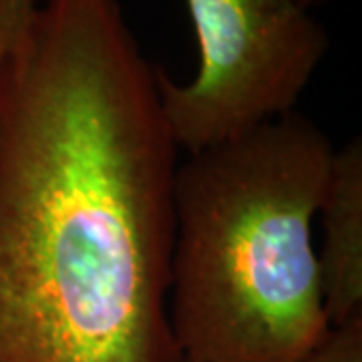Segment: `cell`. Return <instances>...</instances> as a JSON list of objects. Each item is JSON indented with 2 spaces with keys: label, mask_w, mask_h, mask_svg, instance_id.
Returning a JSON list of instances; mask_svg holds the SVG:
<instances>
[{
  "label": "cell",
  "mask_w": 362,
  "mask_h": 362,
  "mask_svg": "<svg viewBox=\"0 0 362 362\" xmlns=\"http://www.w3.org/2000/svg\"><path fill=\"white\" fill-rule=\"evenodd\" d=\"M199 66L175 83L156 66L169 135L189 156L294 111L326 57L328 35L300 0H185Z\"/></svg>",
  "instance_id": "3"
},
{
  "label": "cell",
  "mask_w": 362,
  "mask_h": 362,
  "mask_svg": "<svg viewBox=\"0 0 362 362\" xmlns=\"http://www.w3.org/2000/svg\"><path fill=\"white\" fill-rule=\"evenodd\" d=\"M322 247L316 252L328 324L362 316V141L334 149L318 214Z\"/></svg>",
  "instance_id": "4"
},
{
  "label": "cell",
  "mask_w": 362,
  "mask_h": 362,
  "mask_svg": "<svg viewBox=\"0 0 362 362\" xmlns=\"http://www.w3.org/2000/svg\"><path fill=\"white\" fill-rule=\"evenodd\" d=\"M181 362H183V361H181Z\"/></svg>",
  "instance_id": "8"
},
{
  "label": "cell",
  "mask_w": 362,
  "mask_h": 362,
  "mask_svg": "<svg viewBox=\"0 0 362 362\" xmlns=\"http://www.w3.org/2000/svg\"><path fill=\"white\" fill-rule=\"evenodd\" d=\"M337 147L290 111L173 175L169 324L183 362H298L328 330L312 223Z\"/></svg>",
  "instance_id": "2"
},
{
  "label": "cell",
  "mask_w": 362,
  "mask_h": 362,
  "mask_svg": "<svg viewBox=\"0 0 362 362\" xmlns=\"http://www.w3.org/2000/svg\"><path fill=\"white\" fill-rule=\"evenodd\" d=\"M175 156L119 2H39L0 75V362H181Z\"/></svg>",
  "instance_id": "1"
},
{
  "label": "cell",
  "mask_w": 362,
  "mask_h": 362,
  "mask_svg": "<svg viewBox=\"0 0 362 362\" xmlns=\"http://www.w3.org/2000/svg\"><path fill=\"white\" fill-rule=\"evenodd\" d=\"M37 6L39 0H0V75L14 40Z\"/></svg>",
  "instance_id": "6"
},
{
  "label": "cell",
  "mask_w": 362,
  "mask_h": 362,
  "mask_svg": "<svg viewBox=\"0 0 362 362\" xmlns=\"http://www.w3.org/2000/svg\"><path fill=\"white\" fill-rule=\"evenodd\" d=\"M298 362H362V316L328 326L324 337Z\"/></svg>",
  "instance_id": "5"
},
{
  "label": "cell",
  "mask_w": 362,
  "mask_h": 362,
  "mask_svg": "<svg viewBox=\"0 0 362 362\" xmlns=\"http://www.w3.org/2000/svg\"><path fill=\"white\" fill-rule=\"evenodd\" d=\"M306 8H314V6H318V4H322V2H326V0H300Z\"/></svg>",
  "instance_id": "7"
}]
</instances>
